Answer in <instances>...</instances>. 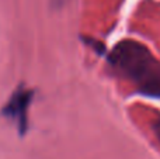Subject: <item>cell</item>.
Instances as JSON below:
<instances>
[{"mask_svg":"<svg viewBox=\"0 0 160 159\" xmlns=\"http://www.w3.org/2000/svg\"><path fill=\"white\" fill-rule=\"evenodd\" d=\"M108 61L143 95L160 97V62L145 45L131 39L122 41L110 52Z\"/></svg>","mask_w":160,"mask_h":159,"instance_id":"obj_1","label":"cell"},{"mask_svg":"<svg viewBox=\"0 0 160 159\" xmlns=\"http://www.w3.org/2000/svg\"><path fill=\"white\" fill-rule=\"evenodd\" d=\"M31 97H32V92H30L28 89H22V87L17 89L3 109V114L17 124L21 134L27 128V110Z\"/></svg>","mask_w":160,"mask_h":159,"instance_id":"obj_2","label":"cell"},{"mask_svg":"<svg viewBox=\"0 0 160 159\" xmlns=\"http://www.w3.org/2000/svg\"><path fill=\"white\" fill-rule=\"evenodd\" d=\"M153 131H155L158 140L160 141V115L155 120V123H153Z\"/></svg>","mask_w":160,"mask_h":159,"instance_id":"obj_3","label":"cell"}]
</instances>
